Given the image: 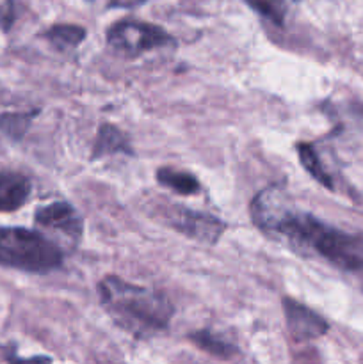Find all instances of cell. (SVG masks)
<instances>
[{"label": "cell", "mask_w": 363, "mask_h": 364, "mask_svg": "<svg viewBox=\"0 0 363 364\" xmlns=\"http://www.w3.org/2000/svg\"><path fill=\"white\" fill-rule=\"evenodd\" d=\"M100 297L114 322L135 338H152L167 329L174 308L166 295L116 276L100 283Z\"/></svg>", "instance_id": "6da1fadb"}, {"label": "cell", "mask_w": 363, "mask_h": 364, "mask_svg": "<svg viewBox=\"0 0 363 364\" xmlns=\"http://www.w3.org/2000/svg\"><path fill=\"white\" fill-rule=\"evenodd\" d=\"M0 265L25 272L46 274L63 265L59 244L39 231L0 228Z\"/></svg>", "instance_id": "7a4b0ae2"}, {"label": "cell", "mask_w": 363, "mask_h": 364, "mask_svg": "<svg viewBox=\"0 0 363 364\" xmlns=\"http://www.w3.org/2000/svg\"><path fill=\"white\" fill-rule=\"evenodd\" d=\"M107 43L110 48L123 55L137 57L152 50L173 45V38L157 25L125 20L107 31Z\"/></svg>", "instance_id": "3957f363"}, {"label": "cell", "mask_w": 363, "mask_h": 364, "mask_svg": "<svg viewBox=\"0 0 363 364\" xmlns=\"http://www.w3.org/2000/svg\"><path fill=\"white\" fill-rule=\"evenodd\" d=\"M167 220L171 228L180 231L185 237L192 240L205 242V244H216L217 238L223 235L224 224L210 213L194 212L185 206H171L167 210Z\"/></svg>", "instance_id": "277c9868"}, {"label": "cell", "mask_w": 363, "mask_h": 364, "mask_svg": "<svg viewBox=\"0 0 363 364\" xmlns=\"http://www.w3.org/2000/svg\"><path fill=\"white\" fill-rule=\"evenodd\" d=\"M36 224L41 226L43 230H50L59 233L66 240L77 244L78 238L82 237V219L78 215L77 210L70 205V203L57 201L52 205L41 206L36 212Z\"/></svg>", "instance_id": "5b68a950"}, {"label": "cell", "mask_w": 363, "mask_h": 364, "mask_svg": "<svg viewBox=\"0 0 363 364\" xmlns=\"http://www.w3.org/2000/svg\"><path fill=\"white\" fill-rule=\"evenodd\" d=\"M283 308L288 331H290L294 340H315V338L324 336L327 333L326 320L317 315L315 311L306 308V306L299 304V302L292 301V299H285Z\"/></svg>", "instance_id": "8992f818"}, {"label": "cell", "mask_w": 363, "mask_h": 364, "mask_svg": "<svg viewBox=\"0 0 363 364\" xmlns=\"http://www.w3.org/2000/svg\"><path fill=\"white\" fill-rule=\"evenodd\" d=\"M31 181L20 173H0V212H14L27 203L31 196Z\"/></svg>", "instance_id": "52a82bcc"}, {"label": "cell", "mask_w": 363, "mask_h": 364, "mask_svg": "<svg viewBox=\"0 0 363 364\" xmlns=\"http://www.w3.org/2000/svg\"><path fill=\"white\" fill-rule=\"evenodd\" d=\"M157 180L160 185L182 196H191L199 191L198 178L192 176L191 173H185V171L173 169V167H162V169L157 171Z\"/></svg>", "instance_id": "ba28073f"}, {"label": "cell", "mask_w": 363, "mask_h": 364, "mask_svg": "<svg viewBox=\"0 0 363 364\" xmlns=\"http://www.w3.org/2000/svg\"><path fill=\"white\" fill-rule=\"evenodd\" d=\"M112 155V153H130V146H128L127 137L123 132L117 130L112 124H103L100 128L98 139H96L95 146V159L103 155Z\"/></svg>", "instance_id": "9c48e42d"}, {"label": "cell", "mask_w": 363, "mask_h": 364, "mask_svg": "<svg viewBox=\"0 0 363 364\" xmlns=\"http://www.w3.org/2000/svg\"><path fill=\"white\" fill-rule=\"evenodd\" d=\"M251 9H255L260 16L267 18L274 25H283L288 13L299 0H246Z\"/></svg>", "instance_id": "30bf717a"}, {"label": "cell", "mask_w": 363, "mask_h": 364, "mask_svg": "<svg viewBox=\"0 0 363 364\" xmlns=\"http://www.w3.org/2000/svg\"><path fill=\"white\" fill-rule=\"evenodd\" d=\"M45 38L59 50H71L82 43L85 31L77 25H53L45 32Z\"/></svg>", "instance_id": "8fae6325"}, {"label": "cell", "mask_w": 363, "mask_h": 364, "mask_svg": "<svg viewBox=\"0 0 363 364\" xmlns=\"http://www.w3.org/2000/svg\"><path fill=\"white\" fill-rule=\"evenodd\" d=\"M298 153L302 167H305L320 185H324V187L327 188H333V180H331V176L326 173V169H324L315 148L310 144H298Z\"/></svg>", "instance_id": "7c38bea8"}, {"label": "cell", "mask_w": 363, "mask_h": 364, "mask_svg": "<svg viewBox=\"0 0 363 364\" xmlns=\"http://www.w3.org/2000/svg\"><path fill=\"white\" fill-rule=\"evenodd\" d=\"M192 343L198 345L201 350L209 352V354L217 355V358H231L235 354V347L224 341L223 338L216 336V334L209 333V331H199V333L191 334Z\"/></svg>", "instance_id": "4fadbf2b"}, {"label": "cell", "mask_w": 363, "mask_h": 364, "mask_svg": "<svg viewBox=\"0 0 363 364\" xmlns=\"http://www.w3.org/2000/svg\"><path fill=\"white\" fill-rule=\"evenodd\" d=\"M14 4L13 0H0V28H7L13 21Z\"/></svg>", "instance_id": "5bb4252c"}, {"label": "cell", "mask_w": 363, "mask_h": 364, "mask_svg": "<svg viewBox=\"0 0 363 364\" xmlns=\"http://www.w3.org/2000/svg\"><path fill=\"white\" fill-rule=\"evenodd\" d=\"M9 364H52L48 358H28V359H11Z\"/></svg>", "instance_id": "9a60e30c"}, {"label": "cell", "mask_w": 363, "mask_h": 364, "mask_svg": "<svg viewBox=\"0 0 363 364\" xmlns=\"http://www.w3.org/2000/svg\"><path fill=\"white\" fill-rule=\"evenodd\" d=\"M110 6H116V7H134L139 6V4L146 2V0H107Z\"/></svg>", "instance_id": "2e32d148"}]
</instances>
